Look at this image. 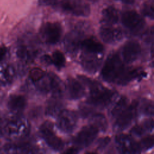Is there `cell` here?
<instances>
[{
	"instance_id": "obj_19",
	"label": "cell",
	"mask_w": 154,
	"mask_h": 154,
	"mask_svg": "<svg viewBox=\"0 0 154 154\" xmlns=\"http://www.w3.org/2000/svg\"><path fill=\"white\" fill-rule=\"evenodd\" d=\"M26 99L22 95H13L10 97L8 102V108L13 112H21L26 105Z\"/></svg>"
},
{
	"instance_id": "obj_23",
	"label": "cell",
	"mask_w": 154,
	"mask_h": 154,
	"mask_svg": "<svg viewBox=\"0 0 154 154\" xmlns=\"http://www.w3.org/2000/svg\"><path fill=\"white\" fill-rule=\"evenodd\" d=\"M91 124L96 126L99 130L105 131L107 127V122L105 116L101 114H93L90 119Z\"/></svg>"
},
{
	"instance_id": "obj_7",
	"label": "cell",
	"mask_w": 154,
	"mask_h": 154,
	"mask_svg": "<svg viewBox=\"0 0 154 154\" xmlns=\"http://www.w3.org/2000/svg\"><path fill=\"white\" fill-rule=\"evenodd\" d=\"M60 7L65 11L77 16H87L90 12L89 5L82 0H62Z\"/></svg>"
},
{
	"instance_id": "obj_24",
	"label": "cell",
	"mask_w": 154,
	"mask_h": 154,
	"mask_svg": "<svg viewBox=\"0 0 154 154\" xmlns=\"http://www.w3.org/2000/svg\"><path fill=\"white\" fill-rule=\"evenodd\" d=\"M58 99V98L54 97V99L49 103L46 109V112L48 115L50 116H57L62 110L61 105Z\"/></svg>"
},
{
	"instance_id": "obj_14",
	"label": "cell",
	"mask_w": 154,
	"mask_h": 154,
	"mask_svg": "<svg viewBox=\"0 0 154 154\" xmlns=\"http://www.w3.org/2000/svg\"><path fill=\"white\" fill-rule=\"evenodd\" d=\"M66 91L72 99H79L85 94V88L81 82L76 79L69 78L66 82Z\"/></svg>"
},
{
	"instance_id": "obj_22",
	"label": "cell",
	"mask_w": 154,
	"mask_h": 154,
	"mask_svg": "<svg viewBox=\"0 0 154 154\" xmlns=\"http://www.w3.org/2000/svg\"><path fill=\"white\" fill-rule=\"evenodd\" d=\"M51 78V91L53 97L60 98L63 94V85L60 79L54 74L49 73Z\"/></svg>"
},
{
	"instance_id": "obj_30",
	"label": "cell",
	"mask_w": 154,
	"mask_h": 154,
	"mask_svg": "<svg viewBox=\"0 0 154 154\" xmlns=\"http://www.w3.org/2000/svg\"><path fill=\"white\" fill-rule=\"evenodd\" d=\"M141 149H149L154 146V135H150L144 138L140 143Z\"/></svg>"
},
{
	"instance_id": "obj_18",
	"label": "cell",
	"mask_w": 154,
	"mask_h": 154,
	"mask_svg": "<svg viewBox=\"0 0 154 154\" xmlns=\"http://www.w3.org/2000/svg\"><path fill=\"white\" fill-rule=\"evenodd\" d=\"M81 48L83 51L94 54H100L103 51V45L94 38H88L82 40Z\"/></svg>"
},
{
	"instance_id": "obj_5",
	"label": "cell",
	"mask_w": 154,
	"mask_h": 154,
	"mask_svg": "<svg viewBox=\"0 0 154 154\" xmlns=\"http://www.w3.org/2000/svg\"><path fill=\"white\" fill-rule=\"evenodd\" d=\"M62 34V28L59 23L47 22L40 29L42 40L48 44L54 45L58 42Z\"/></svg>"
},
{
	"instance_id": "obj_3",
	"label": "cell",
	"mask_w": 154,
	"mask_h": 154,
	"mask_svg": "<svg viewBox=\"0 0 154 154\" xmlns=\"http://www.w3.org/2000/svg\"><path fill=\"white\" fill-rule=\"evenodd\" d=\"M115 92L99 85L90 89V94L87 100L89 105L99 107H104L112 100Z\"/></svg>"
},
{
	"instance_id": "obj_32",
	"label": "cell",
	"mask_w": 154,
	"mask_h": 154,
	"mask_svg": "<svg viewBox=\"0 0 154 154\" xmlns=\"http://www.w3.org/2000/svg\"><path fill=\"white\" fill-rule=\"evenodd\" d=\"M131 132L132 134H134V135H137V136L142 135L144 133H145V131L144 130L141 125H138L134 126L131 129Z\"/></svg>"
},
{
	"instance_id": "obj_9",
	"label": "cell",
	"mask_w": 154,
	"mask_h": 154,
	"mask_svg": "<svg viewBox=\"0 0 154 154\" xmlns=\"http://www.w3.org/2000/svg\"><path fill=\"white\" fill-rule=\"evenodd\" d=\"M138 103L137 101L132 102L131 105L117 117L114 126L118 130H123L126 128L133 121L136 116Z\"/></svg>"
},
{
	"instance_id": "obj_8",
	"label": "cell",
	"mask_w": 154,
	"mask_h": 154,
	"mask_svg": "<svg viewBox=\"0 0 154 154\" xmlns=\"http://www.w3.org/2000/svg\"><path fill=\"white\" fill-rule=\"evenodd\" d=\"M78 118L76 114L72 111L62 109L57 116V125L64 132H71L75 128Z\"/></svg>"
},
{
	"instance_id": "obj_6",
	"label": "cell",
	"mask_w": 154,
	"mask_h": 154,
	"mask_svg": "<svg viewBox=\"0 0 154 154\" xmlns=\"http://www.w3.org/2000/svg\"><path fill=\"white\" fill-rule=\"evenodd\" d=\"M99 131V129L92 124L83 127L73 139L75 145L78 147L89 146L96 138Z\"/></svg>"
},
{
	"instance_id": "obj_20",
	"label": "cell",
	"mask_w": 154,
	"mask_h": 154,
	"mask_svg": "<svg viewBox=\"0 0 154 154\" xmlns=\"http://www.w3.org/2000/svg\"><path fill=\"white\" fill-rule=\"evenodd\" d=\"M15 76V71L12 66L4 64L0 66V82L8 84L12 82Z\"/></svg>"
},
{
	"instance_id": "obj_33",
	"label": "cell",
	"mask_w": 154,
	"mask_h": 154,
	"mask_svg": "<svg viewBox=\"0 0 154 154\" xmlns=\"http://www.w3.org/2000/svg\"><path fill=\"white\" fill-rule=\"evenodd\" d=\"M144 38L147 40H150L154 38V26H152L146 32Z\"/></svg>"
},
{
	"instance_id": "obj_25",
	"label": "cell",
	"mask_w": 154,
	"mask_h": 154,
	"mask_svg": "<svg viewBox=\"0 0 154 154\" xmlns=\"http://www.w3.org/2000/svg\"><path fill=\"white\" fill-rule=\"evenodd\" d=\"M128 99L123 96L116 102L111 110V115L113 117H118L128 106Z\"/></svg>"
},
{
	"instance_id": "obj_31",
	"label": "cell",
	"mask_w": 154,
	"mask_h": 154,
	"mask_svg": "<svg viewBox=\"0 0 154 154\" xmlns=\"http://www.w3.org/2000/svg\"><path fill=\"white\" fill-rule=\"evenodd\" d=\"M141 125L145 132L150 131L154 128V120L152 119L147 120L143 124H141Z\"/></svg>"
},
{
	"instance_id": "obj_35",
	"label": "cell",
	"mask_w": 154,
	"mask_h": 154,
	"mask_svg": "<svg viewBox=\"0 0 154 154\" xmlns=\"http://www.w3.org/2000/svg\"><path fill=\"white\" fill-rule=\"evenodd\" d=\"M57 0H39L38 2L42 5H49L56 2Z\"/></svg>"
},
{
	"instance_id": "obj_13",
	"label": "cell",
	"mask_w": 154,
	"mask_h": 154,
	"mask_svg": "<svg viewBox=\"0 0 154 154\" xmlns=\"http://www.w3.org/2000/svg\"><path fill=\"white\" fill-rule=\"evenodd\" d=\"M141 52L140 45L135 41L127 42L122 49V56L123 60L130 63L135 61L139 57Z\"/></svg>"
},
{
	"instance_id": "obj_1",
	"label": "cell",
	"mask_w": 154,
	"mask_h": 154,
	"mask_svg": "<svg viewBox=\"0 0 154 154\" xmlns=\"http://www.w3.org/2000/svg\"><path fill=\"white\" fill-rule=\"evenodd\" d=\"M29 124L28 120L18 117L7 122L4 126L2 132L8 138L16 140L25 137L29 131Z\"/></svg>"
},
{
	"instance_id": "obj_37",
	"label": "cell",
	"mask_w": 154,
	"mask_h": 154,
	"mask_svg": "<svg viewBox=\"0 0 154 154\" xmlns=\"http://www.w3.org/2000/svg\"><path fill=\"white\" fill-rule=\"evenodd\" d=\"M125 3H128V4H131L133 2L134 0H121Z\"/></svg>"
},
{
	"instance_id": "obj_38",
	"label": "cell",
	"mask_w": 154,
	"mask_h": 154,
	"mask_svg": "<svg viewBox=\"0 0 154 154\" xmlns=\"http://www.w3.org/2000/svg\"><path fill=\"white\" fill-rule=\"evenodd\" d=\"M151 55L152 57H154V44L152 45L151 48Z\"/></svg>"
},
{
	"instance_id": "obj_17",
	"label": "cell",
	"mask_w": 154,
	"mask_h": 154,
	"mask_svg": "<svg viewBox=\"0 0 154 154\" xmlns=\"http://www.w3.org/2000/svg\"><path fill=\"white\" fill-rule=\"evenodd\" d=\"M144 72L140 69H124L116 82L125 84L137 78L143 76Z\"/></svg>"
},
{
	"instance_id": "obj_11",
	"label": "cell",
	"mask_w": 154,
	"mask_h": 154,
	"mask_svg": "<svg viewBox=\"0 0 154 154\" xmlns=\"http://www.w3.org/2000/svg\"><path fill=\"white\" fill-rule=\"evenodd\" d=\"M116 142L120 152L123 153H136L141 152L140 143L134 141L129 136L120 134L116 137Z\"/></svg>"
},
{
	"instance_id": "obj_2",
	"label": "cell",
	"mask_w": 154,
	"mask_h": 154,
	"mask_svg": "<svg viewBox=\"0 0 154 154\" xmlns=\"http://www.w3.org/2000/svg\"><path fill=\"white\" fill-rule=\"evenodd\" d=\"M125 67L119 55L111 54L106 59L101 71L102 78L108 82H116Z\"/></svg>"
},
{
	"instance_id": "obj_26",
	"label": "cell",
	"mask_w": 154,
	"mask_h": 154,
	"mask_svg": "<svg viewBox=\"0 0 154 154\" xmlns=\"http://www.w3.org/2000/svg\"><path fill=\"white\" fill-rule=\"evenodd\" d=\"M52 58V63L57 68H62L64 66L66 59L64 54L60 51H55L53 52Z\"/></svg>"
},
{
	"instance_id": "obj_28",
	"label": "cell",
	"mask_w": 154,
	"mask_h": 154,
	"mask_svg": "<svg viewBox=\"0 0 154 154\" xmlns=\"http://www.w3.org/2000/svg\"><path fill=\"white\" fill-rule=\"evenodd\" d=\"M143 13L148 17L154 19V0L149 1L144 4Z\"/></svg>"
},
{
	"instance_id": "obj_29",
	"label": "cell",
	"mask_w": 154,
	"mask_h": 154,
	"mask_svg": "<svg viewBox=\"0 0 154 154\" xmlns=\"http://www.w3.org/2000/svg\"><path fill=\"white\" fill-rule=\"evenodd\" d=\"M45 75V72L38 67L33 68L29 72V77L34 82H37L40 81Z\"/></svg>"
},
{
	"instance_id": "obj_4",
	"label": "cell",
	"mask_w": 154,
	"mask_h": 154,
	"mask_svg": "<svg viewBox=\"0 0 154 154\" xmlns=\"http://www.w3.org/2000/svg\"><path fill=\"white\" fill-rule=\"evenodd\" d=\"M40 132L46 144L55 150H61L64 148L63 141L53 131V125L50 122H44L40 126Z\"/></svg>"
},
{
	"instance_id": "obj_39",
	"label": "cell",
	"mask_w": 154,
	"mask_h": 154,
	"mask_svg": "<svg viewBox=\"0 0 154 154\" xmlns=\"http://www.w3.org/2000/svg\"><path fill=\"white\" fill-rule=\"evenodd\" d=\"M152 66L154 67V61H153V62H152Z\"/></svg>"
},
{
	"instance_id": "obj_21",
	"label": "cell",
	"mask_w": 154,
	"mask_h": 154,
	"mask_svg": "<svg viewBox=\"0 0 154 154\" xmlns=\"http://www.w3.org/2000/svg\"><path fill=\"white\" fill-rule=\"evenodd\" d=\"M102 22L106 25H111L117 22L119 20V14L117 10L113 7L110 6L102 11Z\"/></svg>"
},
{
	"instance_id": "obj_10",
	"label": "cell",
	"mask_w": 154,
	"mask_h": 154,
	"mask_svg": "<svg viewBox=\"0 0 154 154\" xmlns=\"http://www.w3.org/2000/svg\"><path fill=\"white\" fill-rule=\"evenodd\" d=\"M122 22L126 28L133 32L140 31L145 23L143 17L135 11L125 12L122 16Z\"/></svg>"
},
{
	"instance_id": "obj_36",
	"label": "cell",
	"mask_w": 154,
	"mask_h": 154,
	"mask_svg": "<svg viewBox=\"0 0 154 154\" xmlns=\"http://www.w3.org/2000/svg\"><path fill=\"white\" fill-rule=\"evenodd\" d=\"M7 48L5 46H0V61H1L7 54Z\"/></svg>"
},
{
	"instance_id": "obj_16",
	"label": "cell",
	"mask_w": 154,
	"mask_h": 154,
	"mask_svg": "<svg viewBox=\"0 0 154 154\" xmlns=\"http://www.w3.org/2000/svg\"><path fill=\"white\" fill-rule=\"evenodd\" d=\"M81 63L83 67L89 72H96L100 64V58L97 56L99 54H94L83 51Z\"/></svg>"
},
{
	"instance_id": "obj_34",
	"label": "cell",
	"mask_w": 154,
	"mask_h": 154,
	"mask_svg": "<svg viewBox=\"0 0 154 154\" xmlns=\"http://www.w3.org/2000/svg\"><path fill=\"white\" fill-rule=\"evenodd\" d=\"M110 141V138L108 137L103 138L102 139H100V140L99 141L98 144H99V147L100 149L104 148Z\"/></svg>"
},
{
	"instance_id": "obj_27",
	"label": "cell",
	"mask_w": 154,
	"mask_h": 154,
	"mask_svg": "<svg viewBox=\"0 0 154 154\" xmlns=\"http://www.w3.org/2000/svg\"><path fill=\"white\" fill-rule=\"evenodd\" d=\"M143 114L147 116H154V102L150 100H144L140 107Z\"/></svg>"
},
{
	"instance_id": "obj_15",
	"label": "cell",
	"mask_w": 154,
	"mask_h": 154,
	"mask_svg": "<svg viewBox=\"0 0 154 154\" xmlns=\"http://www.w3.org/2000/svg\"><path fill=\"white\" fill-rule=\"evenodd\" d=\"M100 36L103 42L111 44L120 41L123 37V33L119 28L105 26L100 28Z\"/></svg>"
},
{
	"instance_id": "obj_12",
	"label": "cell",
	"mask_w": 154,
	"mask_h": 154,
	"mask_svg": "<svg viewBox=\"0 0 154 154\" xmlns=\"http://www.w3.org/2000/svg\"><path fill=\"white\" fill-rule=\"evenodd\" d=\"M83 33L81 30L76 29L69 32L64 38V47L70 54L75 53L81 47Z\"/></svg>"
}]
</instances>
